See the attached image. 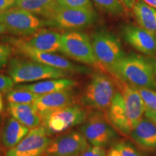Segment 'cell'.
<instances>
[{
	"label": "cell",
	"mask_w": 156,
	"mask_h": 156,
	"mask_svg": "<svg viewBox=\"0 0 156 156\" xmlns=\"http://www.w3.org/2000/svg\"><path fill=\"white\" fill-rule=\"evenodd\" d=\"M111 74L117 80L134 87L156 90V77L153 63L142 56L134 54L125 56Z\"/></svg>",
	"instance_id": "6da1fadb"
},
{
	"label": "cell",
	"mask_w": 156,
	"mask_h": 156,
	"mask_svg": "<svg viewBox=\"0 0 156 156\" xmlns=\"http://www.w3.org/2000/svg\"><path fill=\"white\" fill-rule=\"evenodd\" d=\"M8 73L15 83H30L48 79L64 78L69 73L30 60L12 58L9 62Z\"/></svg>",
	"instance_id": "7a4b0ae2"
},
{
	"label": "cell",
	"mask_w": 156,
	"mask_h": 156,
	"mask_svg": "<svg viewBox=\"0 0 156 156\" xmlns=\"http://www.w3.org/2000/svg\"><path fill=\"white\" fill-rule=\"evenodd\" d=\"M91 44L98 64L109 73H112L114 68L126 56L119 40L108 31L94 33Z\"/></svg>",
	"instance_id": "3957f363"
},
{
	"label": "cell",
	"mask_w": 156,
	"mask_h": 156,
	"mask_svg": "<svg viewBox=\"0 0 156 156\" xmlns=\"http://www.w3.org/2000/svg\"><path fill=\"white\" fill-rule=\"evenodd\" d=\"M40 115L41 126L48 136L64 132L71 127L83 124L87 117L85 109L73 104Z\"/></svg>",
	"instance_id": "277c9868"
},
{
	"label": "cell",
	"mask_w": 156,
	"mask_h": 156,
	"mask_svg": "<svg viewBox=\"0 0 156 156\" xmlns=\"http://www.w3.org/2000/svg\"><path fill=\"white\" fill-rule=\"evenodd\" d=\"M0 23L5 25L7 32L23 36L35 34L43 27L48 26L46 19L15 7L0 13Z\"/></svg>",
	"instance_id": "5b68a950"
},
{
	"label": "cell",
	"mask_w": 156,
	"mask_h": 156,
	"mask_svg": "<svg viewBox=\"0 0 156 156\" xmlns=\"http://www.w3.org/2000/svg\"><path fill=\"white\" fill-rule=\"evenodd\" d=\"M115 94L112 80L103 74L95 73L84 90L82 101L85 106L105 111L109 108Z\"/></svg>",
	"instance_id": "8992f818"
},
{
	"label": "cell",
	"mask_w": 156,
	"mask_h": 156,
	"mask_svg": "<svg viewBox=\"0 0 156 156\" xmlns=\"http://www.w3.org/2000/svg\"><path fill=\"white\" fill-rule=\"evenodd\" d=\"M93 9H76L62 7L57 3L45 17L48 26L64 29H81L92 25L96 19Z\"/></svg>",
	"instance_id": "52a82bcc"
},
{
	"label": "cell",
	"mask_w": 156,
	"mask_h": 156,
	"mask_svg": "<svg viewBox=\"0 0 156 156\" xmlns=\"http://www.w3.org/2000/svg\"><path fill=\"white\" fill-rule=\"evenodd\" d=\"M80 129L90 144L98 147H107L117 136L115 130L100 112L90 114Z\"/></svg>",
	"instance_id": "ba28073f"
},
{
	"label": "cell",
	"mask_w": 156,
	"mask_h": 156,
	"mask_svg": "<svg viewBox=\"0 0 156 156\" xmlns=\"http://www.w3.org/2000/svg\"><path fill=\"white\" fill-rule=\"evenodd\" d=\"M60 52L82 63L98 64L89 37L79 31H69L62 35Z\"/></svg>",
	"instance_id": "9c48e42d"
},
{
	"label": "cell",
	"mask_w": 156,
	"mask_h": 156,
	"mask_svg": "<svg viewBox=\"0 0 156 156\" xmlns=\"http://www.w3.org/2000/svg\"><path fill=\"white\" fill-rule=\"evenodd\" d=\"M10 41L16 46L20 53L23 54L25 56H28L34 61L40 62L56 69L64 70L69 73H87L89 72V69L86 67L74 64L67 58L54 53L40 51L30 47L25 41L17 39H13Z\"/></svg>",
	"instance_id": "30bf717a"
},
{
	"label": "cell",
	"mask_w": 156,
	"mask_h": 156,
	"mask_svg": "<svg viewBox=\"0 0 156 156\" xmlns=\"http://www.w3.org/2000/svg\"><path fill=\"white\" fill-rule=\"evenodd\" d=\"M87 147L83 134L73 131L51 141L44 154L45 156H80Z\"/></svg>",
	"instance_id": "8fae6325"
},
{
	"label": "cell",
	"mask_w": 156,
	"mask_h": 156,
	"mask_svg": "<svg viewBox=\"0 0 156 156\" xmlns=\"http://www.w3.org/2000/svg\"><path fill=\"white\" fill-rule=\"evenodd\" d=\"M51 140L42 126L32 129L6 156H41Z\"/></svg>",
	"instance_id": "7c38bea8"
},
{
	"label": "cell",
	"mask_w": 156,
	"mask_h": 156,
	"mask_svg": "<svg viewBox=\"0 0 156 156\" xmlns=\"http://www.w3.org/2000/svg\"><path fill=\"white\" fill-rule=\"evenodd\" d=\"M117 81L120 93L124 98L129 120L134 129L136 124L142 119L145 112V103L136 87L119 80H117Z\"/></svg>",
	"instance_id": "4fadbf2b"
},
{
	"label": "cell",
	"mask_w": 156,
	"mask_h": 156,
	"mask_svg": "<svg viewBox=\"0 0 156 156\" xmlns=\"http://www.w3.org/2000/svg\"><path fill=\"white\" fill-rule=\"evenodd\" d=\"M122 34L124 40L136 50L149 56L155 55L156 39L154 34L134 25L124 26Z\"/></svg>",
	"instance_id": "5bb4252c"
},
{
	"label": "cell",
	"mask_w": 156,
	"mask_h": 156,
	"mask_svg": "<svg viewBox=\"0 0 156 156\" xmlns=\"http://www.w3.org/2000/svg\"><path fill=\"white\" fill-rule=\"evenodd\" d=\"M74 92L71 88L41 95L34 103L41 114L54 112L73 104Z\"/></svg>",
	"instance_id": "9a60e30c"
},
{
	"label": "cell",
	"mask_w": 156,
	"mask_h": 156,
	"mask_svg": "<svg viewBox=\"0 0 156 156\" xmlns=\"http://www.w3.org/2000/svg\"><path fill=\"white\" fill-rule=\"evenodd\" d=\"M108 119L121 133L129 135L133 129L129 120L124 98L120 92H116L108 111Z\"/></svg>",
	"instance_id": "2e32d148"
},
{
	"label": "cell",
	"mask_w": 156,
	"mask_h": 156,
	"mask_svg": "<svg viewBox=\"0 0 156 156\" xmlns=\"http://www.w3.org/2000/svg\"><path fill=\"white\" fill-rule=\"evenodd\" d=\"M134 141L148 151L156 150V125L151 120L142 119L131 132Z\"/></svg>",
	"instance_id": "e0dca14e"
},
{
	"label": "cell",
	"mask_w": 156,
	"mask_h": 156,
	"mask_svg": "<svg viewBox=\"0 0 156 156\" xmlns=\"http://www.w3.org/2000/svg\"><path fill=\"white\" fill-rule=\"evenodd\" d=\"M62 37V35L55 31L41 30L36 33L26 43L30 47L40 51L55 53L61 49Z\"/></svg>",
	"instance_id": "ac0fdd59"
},
{
	"label": "cell",
	"mask_w": 156,
	"mask_h": 156,
	"mask_svg": "<svg viewBox=\"0 0 156 156\" xmlns=\"http://www.w3.org/2000/svg\"><path fill=\"white\" fill-rule=\"evenodd\" d=\"M9 110L13 118L29 129L39 126L41 117L34 103H9Z\"/></svg>",
	"instance_id": "d6986e66"
},
{
	"label": "cell",
	"mask_w": 156,
	"mask_h": 156,
	"mask_svg": "<svg viewBox=\"0 0 156 156\" xmlns=\"http://www.w3.org/2000/svg\"><path fill=\"white\" fill-rule=\"evenodd\" d=\"M76 84L77 83L73 80L64 77L58 79H48L47 80L28 85H20L16 86V88L25 90L39 95H44L69 89L75 86Z\"/></svg>",
	"instance_id": "ffe728a7"
},
{
	"label": "cell",
	"mask_w": 156,
	"mask_h": 156,
	"mask_svg": "<svg viewBox=\"0 0 156 156\" xmlns=\"http://www.w3.org/2000/svg\"><path fill=\"white\" fill-rule=\"evenodd\" d=\"M30 132L29 128L23 125L14 118L6 123L2 132V142L7 148L16 146Z\"/></svg>",
	"instance_id": "44dd1931"
},
{
	"label": "cell",
	"mask_w": 156,
	"mask_h": 156,
	"mask_svg": "<svg viewBox=\"0 0 156 156\" xmlns=\"http://www.w3.org/2000/svg\"><path fill=\"white\" fill-rule=\"evenodd\" d=\"M133 12L136 22L141 28L151 34L156 33V10L144 2H136Z\"/></svg>",
	"instance_id": "7402d4cb"
},
{
	"label": "cell",
	"mask_w": 156,
	"mask_h": 156,
	"mask_svg": "<svg viewBox=\"0 0 156 156\" xmlns=\"http://www.w3.org/2000/svg\"><path fill=\"white\" fill-rule=\"evenodd\" d=\"M56 5V0H15L13 7L46 17Z\"/></svg>",
	"instance_id": "603a6c76"
},
{
	"label": "cell",
	"mask_w": 156,
	"mask_h": 156,
	"mask_svg": "<svg viewBox=\"0 0 156 156\" xmlns=\"http://www.w3.org/2000/svg\"><path fill=\"white\" fill-rule=\"evenodd\" d=\"M41 95L25 90L16 88L8 92L7 99L9 103H34Z\"/></svg>",
	"instance_id": "cb8c5ba5"
},
{
	"label": "cell",
	"mask_w": 156,
	"mask_h": 156,
	"mask_svg": "<svg viewBox=\"0 0 156 156\" xmlns=\"http://www.w3.org/2000/svg\"><path fill=\"white\" fill-rule=\"evenodd\" d=\"M107 156H142L129 142L119 141L109 148Z\"/></svg>",
	"instance_id": "d4e9b609"
},
{
	"label": "cell",
	"mask_w": 156,
	"mask_h": 156,
	"mask_svg": "<svg viewBox=\"0 0 156 156\" xmlns=\"http://www.w3.org/2000/svg\"><path fill=\"white\" fill-rule=\"evenodd\" d=\"M101 10L110 15H119L124 12V7L119 0H93Z\"/></svg>",
	"instance_id": "484cf974"
},
{
	"label": "cell",
	"mask_w": 156,
	"mask_h": 156,
	"mask_svg": "<svg viewBox=\"0 0 156 156\" xmlns=\"http://www.w3.org/2000/svg\"><path fill=\"white\" fill-rule=\"evenodd\" d=\"M145 103V110L156 111V92L145 87H136Z\"/></svg>",
	"instance_id": "4316f807"
},
{
	"label": "cell",
	"mask_w": 156,
	"mask_h": 156,
	"mask_svg": "<svg viewBox=\"0 0 156 156\" xmlns=\"http://www.w3.org/2000/svg\"><path fill=\"white\" fill-rule=\"evenodd\" d=\"M62 7L76 9H93L91 0H56Z\"/></svg>",
	"instance_id": "83f0119b"
},
{
	"label": "cell",
	"mask_w": 156,
	"mask_h": 156,
	"mask_svg": "<svg viewBox=\"0 0 156 156\" xmlns=\"http://www.w3.org/2000/svg\"><path fill=\"white\" fill-rule=\"evenodd\" d=\"M14 84L10 77L0 75V92H9L12 90Z\"/></svg>",
	"instance_id": "f1b7e54d"
},
{
	"label": "cell",
	"mask_w": 156,
	"mask_h": 156,
	"mask_svg": "<svg viewBox=\"0 0 156 156\" xmlns=\"http://www.w3.org/2000/svg\"><path fill=\"white\" fill-rule=\"evenodd\" d=\"M12 54V48L8 46L0 45V68L6 65Z\"/></svg>",
	"instance_id": "f546056e"
},
{
	"label": "cell",
	"mask_w": 156,
	"mask_h": 156,
	"mask_svg": "<svg viewBox=\"0 0 156 156\" xmlns=\"http://www.w3.org/2000/svg\"><path fill=\"white\" fill-rule=\"evenodd\" d=\"M80 156H107L103 147L92 146L88 147Z\"/></svg>",
	"instance_id": "4dcf8cb0"
},
{
	"label": "cell",
	"mask_w": 156,
	"mask_h": 156,
	"mask_svg": "<svg viewBox=\"0 0 156 156\" xmlns=\"http://www.w3.org/2000/svg\"><path fill=\"white\" fill-rule=\"evenodd\" d=\"M15 0H0V13L14 7Z\"/></svg>",
	"instance_id": "1f68e13d"
},
{
	"label": "cell",
	"mask_w": 156,
	"mask_h": 156,
	"mask_svg": "<svg viewBox=\"0 0 156 156\" xmlns=\"http://www.w3.org/2000/svg\"><path fill=\"white\" fill-rule=\"evenodd\" d=\"M145 115L146 118L153 122L156 125V111H147L145 110Z\"/></svg>",
	"instance_id": "d6a6232c"
},
{
	"label": "cell",
	"mask_w": 156,
	"mask_h": 156,
	"mask_svg": "<svg viewBox=\"0 0 156 156\" xmlns=\"http://www.w3.org/2000/svg\"><path fill=\"white\" fill-rule=\"evenodd\" d=\"M122 4L128 9H133L136 4V0H119Z\"/></svg>",
	"instance_id": "836d02e7"
},
{
	"label": "cell",
	"mask_w": 156,
	"mask_h": 156,
	"mask_svg": "<svg viewBox=\"0 0 156 156\" xmlns=\"http://www.w3.org/2000/svg\"><path fill=\"white\" fill-rule=\"evenodd\" d=\"M141 1L147 4V5L151 6V7H153L156 8V0H141Z\"/></svg>",
	"instance_id": "e575fe53"
},
{
	"label": "cell",
	"mask_w": 156,
	"mask_h": 156,
	"mask_svg": "<svg viewBox=\"0 0 156 156\" xmlns=\"http://www.w3.org/2000/svg\"><path fill=\"white\" fill-rule=\"evenodd\" d=\"M5 32H7V30H6L5 25H4L2 23H0V36H1L3 34H5Z\"/></svg>",
	"instance_id": "d590c367"
},
{
	"label": "cell",
	"mask_w": 156,
	"mask_h": 156,
	"mask_svg": "<svg viewBox=\"0 0 156 156\" xmlns=\"http://www.w3.org/2000/svg\"><path fill=\"white\" fill-rule=\"evenodd\" d=\"M152 63H153V68H154V72H155V77H156V61L152 62Z\"/></svg>",
	"instance_id": "8d00e7d4"
},
{
	"label": "cell",
	"mask_w": 156,
	"mask_h": 156,
	"mask_svg": "<svg viewBox=\"0 0 156 156\" xmlns=\"http://www.w3.org/2000/svg\"><path fill=\"white\" fill-rule=\"evenodd\" d=\"M2 108V96L0 95V111H1Z\"/></svg>",
	"instance_id": "74e56055"
}]
</instances>
